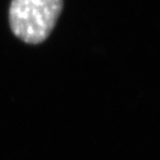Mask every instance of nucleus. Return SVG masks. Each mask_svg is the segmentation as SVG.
I'll list each match as a JSON object with an SVG mask.
<instances>
[{
    "instance_id": "1",
    "label": "nucleus",
    "mask_w": 160,
    "mask_h": 160,
    "mask_svg": "<svg viewBox=\"0 0 160 160\" xmlns=\"http://www.w3.org/2000/svg\"><path fill=\"white\" fill-rule=\"evenodd\" d=\"M64 0H12L8 23L12 34L28 45L50 36L62 12Z\"/></svg>"
}]
</instances>
